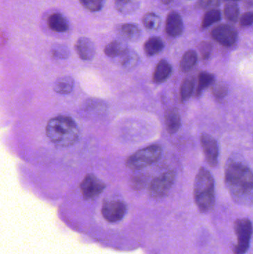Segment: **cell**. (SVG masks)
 <instances>
[{
  "label": "cell",
  "mask_w": 253,
  "mask_h": 254,
  "mask_svg": "<svg viewBox=\"0 0 253 254\" xmlns=\"http://www.w3.org/2000/svg\"><path fill=\"white\" fill-rule=\"evenodd\" d=\"M74 49L77 55L83 61H91L96 53L95 44L88 37H80L74 45Z\"/></svg>",
  "instance_id": "obj_11"
},
{
  "label": "cell",
  "mask_w": 253,
  "mask_h": 254,
  "mask_svg": "<svg viewBox=\"0 0 253 254\" xmlns=\"http://www.w3.org/2000/svg\"><path fill=\"white\" fill-rule=\"evenodd\" d=\"M129 49V48L125 42L121 40H113L105 46L104 53L108 58L118 59L119 61Z\"/></svg>",
  "instance_id": "obj_14"
},
{
  "label": "cell",
  "mask_w": 253,
  "mask_h": 254,
  "mask_svg": "<svg viewBox=\"0 0 253 254\" xmlns=\"http://www.w3.org/2000/svg\"><path fill=\"white\" fill-rule=\"evenodd\" d=\"M215 81V75L206 71H202L199 74V84L196 89V97L199 98L202 95L204 89L209 87Z\"/></svg>",
  "instance_id": "obj_22"
},
{
  "label": "cell",
  "mask_w": 253,
  "mask_h": 254,
  "mask_svg": "<svg viewBox=\"0 0 253 254\" xmlns=\"http://www.w3.org/2000/svg\"><path fill=\"white\" fill-rule=\"evenodd\" d=\"M211 36L217 43L226 47H230L237 41L238 33L231 25L221 24L212 28Z\"/></svg>",
  "instance_id": "obj_9"
},
{
  "label": "cell",
  "mask_w": 253,
  "mask_h": 254,
  "mask_svg": "<svg viewBox=\"0 0 253 254\" xmlns=\"http://www.w3.org/2000/svg\"><path fill=\"white\" fill-rule=\"evenodd\" d=\"M80 191L83 198L86 200L94 199L105 190V185L93 174L85 176L80 185Z\"/></svg>",
  "instance_id": "obj_7"
},
{
  "label": "cell",
  "mask_w": 253,
  "mask_h": 254,
  "mask_svg": "<svg viewBox=\"0 0 253 254\" xmlns=\"http://www.w3.org/2000/svg\"><path fill=\"white\" fill-rule=\"evenodd\" d=\"M142 20L144 27L148 30H152V31L158 29L161 23V20L159 16L152 12L146 13Z\"/></svg>",
  "instance_id": "obj_26"
},
{
  "label": "cell",
  "mask_w": 253,
  "mask_h": 254,
  "mask_svg": "<svg viewBox=\"0 0 253 254\" xmlns=\"http://www.w3.org/2000/svg\"><path fill=\"white\" fill-rule=\"evenodd\" d=\"M198 55L196 51L189 50L186 52L180 62V68L183 72H189L197 64Z\"/></svg>",
  "instance_id": "obj_21"
},
{
  "label": "cell",
  "mask_w": 253,
  "mask_h": 254,
  "mask_svg": "<svg viewBox=\"0 0 253 254\" xmlns=\"http://www.w3.org/2000/svg\"><path fill=\"white\" fill-rule=\"evenodd\" d=\"M195 202L202 213L213 209L215 204V180L209 170L201 167L196 175L193 190Z\"/></svg>",
  "instance_id": "obj_3"
},
{
  "label": "cell",
  "mask_w": 253,
  "mask_h": 254,
  "mask_svg": "<svg viewBox=\"0 0 253 254\" xmlns=\"http://www.w3.org/2000/svg\"><path fill=\"white\" fill-rule=\"evenodd\" d=\"M221 4V0H199L198 2L199 8L203 10H211L218 7Z\"/></svg>",
  "instance_id": "obj_32"
},
{
  "label": "cell",
  "mask_w": 253,
  "mask_h": 254,
  "mask_svg": "<svg viewBox=\"0 0 253 254\" xmlns=\"http://www.w3.org/2000/svg\"><path fill=\"white\" fill-rule=\"evenodd\" d=\"M240 25L242 27H248L253 23V11L246 12L240 17Z\"/></svg>",
  "instance_id": "obj_33"
},
{
  "label": "cell",
  "mask_w": 253,
  "mask_h": 254,
  "mask_svg": "<svg viewBox=\"0 0 253 254\" xmlns=\"http://www.w3.org/2000/svg\"><path fill=\"white\" fill-rule=\"evenodd\" d=\"M74 79L71 77H62L58 78L53 85V89L56 93L68 95L72 92L74 88Z\"/></svg>",
  "instance_id": "obj_20"
},
{
  "label": "cell",
  "mask_w": 253,
  "mask_h": 254,
  "mask_svg": "<svg viewBox=\"0 0 253 254\" xmlns=\"http://www.w3.org/2000/svg\"><path fill=\"white\" fill-rule=\"evenodd\" d=\"M224 183L234 202L245 207L253 205V172L246 163L239 158H229Z\"/></svg>",
  "instance_id": "obj_1"
},
{
  "label": "cell",
  "mask_w": 253,
  "mask_h": 254,
  "mask_svg": "<svg viewBox=\"0 0 253 254\" xmlns=\"http://www.w3.org/2000/svg\"><path fill=\"white\" fill-rule=\"evenodd\" d=\"M120 36L126 40L135 42L141 37V30L138 25L133 23L123 24L119 29Z\"/></svg>",
  "instance_id": "obj_18"
},
{
  "label": "cell",
  "mask_w": 253,
  "mask_h": 254,
  "mask_svg": "<svg viewBox=\"0 0 253 254\" xmlns=\"http://www.w3.org/2000/svg\"><path fill=\"white\" fill-rule=\"evenodd\" d=\"M174 0H160V1H161L163 4H171V3Z\"/></svg>",
  "instance_id": "obj_35"
},
{
  "label": "cell",
  "mask_w": 253,
  "mask_h": 254,
  "mask_svg": "<svg viewBox=\"0 0 253 254\" xmlns=\"http://www.w3.org/2000/svg\"><path fill=\"white\" fill-rule=\"evenodd\" d=\"M49 140L59 147L72 146L80 135L78 127L71 118L59 116L48 122L46 128Z\"/></svg>",
  "instance_id": "obj_2"
},
{
  "label": "cell",
  "mask_w": 253,
  "mask_h": 254,
  "mask_svg": "<svg viewBox=\"0 0 253 254\" xmlns=\"http://www.w3.org/2000/svg\"><path fill=\"white\" fill-rule=\"evenodd\" d=\"M48 26L51 31L57 33H64L68 31L69 24L66 17L62 13H53L48 18Z\"/></svg>",
  "instance_id": "obj_15"
},
{
  "label": "cell",
  "mask_w": 253,
  "mask_h": 254,
  "mask_svg": "<svg viewBox=\"0 0 253 254\" xmlns=\"http://www.w3.org/2000/svg\"><path fill=\"white\" fill-rule=\"evenodd\" d=\"M172 71V68L170 64L166 60H161L156 65L153 74V81L157 84L163 83L170 77Z\"/></svg>",
  "instance_id": "obj_16"
},
{
  "label": "cell",
  "mask_w": 253,
  "mask_h": 254,
  "mask_svg": "<svg viewBox=\"0 0 253 254\" xmlns=\"http://www.w3.org/2000/svg\"><path fill=\"white\" fill-rule=\"evenodd\" d=\"M164 42L159 37H152L144 45V50L149 57L154 56L160 53L164 49Z\"/></svg>",
  "instance_id": "obj_17"
},
{
  "label": "cell",
  "mask_w": 253,
  "mask_h": 254,
  "mask_svg": "<svg viewBox=\"0 0 253 254\" xmlns=\"http://www.w3.org/2000/svg\"><path fill=\"white\" fill-rule=\"evenodd\" d=\"M224 14L227 21L235 23L239 18V6L233 1L227 3L224 6Z\"/></svg>",
  "instance_id": "obj_25"
},
{
  "label": "cell",
  "mask_w": 253,
  "mask_h": 254,
  "mask_svg": "<svg viewBox=\"0 0 253 254\" xmlns=\"http://www.w3.org/2000/svg\"><path fill=\"white\" fill-rule=\"evenodd\" d=\"M51 55L56 59H65L69 56V51L66 46L56 45L52 48Z\"/></svg>",
  "instance_id": "obj_30"
},
{
  "label": "cell",
  "mask_w": 253,
  "mask_h": 254,
  "mask_svg": "<svg viewBox=\"0 0 253 254\" xmlns=\"http://www.w3.org/2000/svg\"><path fill=\"white\" fill-rule=\"evenodd\" d=\"M138 59L139 58L138 54L132 49H129V51L119 60V63L124 68H130L138 64Z\"/></svg>",
  "instance_id": "obj_27"
},
{
  "label": "cell",
  "mask_w": 253,
  "mask_h": 254,
  "mask_svg": "<svg viewBox=\"0 0 253 254\" xmlns=\"http://www.w3.org/2000/svg\"><path fill=\"white\" fill-rule=\"evenodd\" d=\"M82 5L91 12L100 11L104 5L105 0H79Z\"/></svg>",
  "instance_id": "obj_29"
},
{
  "label": "cell",
  "mask_w": 253,
  "mask_h": 254,
  "mask_svg": "<svg viewBox=\"0 0 253 254\" xmlns=\"http://www.w3.org/2000/svg\"><path fill=\"white\" fill-rule=\"evenodd\" d=\"M126 205L120 200L113 199L104 201L102 207V215L107 222L115 223L124 217Z\"/></svg>",
  "instance_id": "obj_8"
},
{
  "label": "cell",
  "mask_w": 253,
  "mask_h": 254,
  "mask_svg": "<svg viewBox=\"0 0 253 254\" xmlns=\"http://www.w3.org/2000/svg\"><path fill=\"white\" fill-rule=\"evenodd\" d=\"M161 154V146L157 144L151 145L130 155L126 159V167L130 170H141L158 161Z\"/></svg>",
  "instance_id": "obj_4"
},
{
  "label": "cell",
  "mask_w": 253,
  "mask_h": 254,
  "mask_svg": "<svg viewBox=\"0 0 253 254\" xmlns=\"http://www.w3.org/2000/svg\"><path fill=\"white\" fill-rule=\"evenodd\" d=\"M175 172L169 170L152 181L149 187V193L152 198L159 199L167 195L175 182Z\"/></svg>",
  "instance_id": "obj_6"
},
{
  "label": "cell",
  "mask_w": 253,
  "mask_h": 254,
  "mask_svg": "<svg viewBox=\"0 0 253 254\" xmlns=\"http://www.w3.org/2000/svg\"><path fill=\"white\" fill-rule=\"evenodd\" d=\"M165 124L166 129L170 134L178 132L181 126V116L177 108H170L165 113Z\"/></svg>",
  "instance_id": "obj_13"
},
{
  "label": "cell",
  "mask_w": 253,
  "mask_h": 254,
  "mask_svg": "<svg viewBox=\"0 0 253 254\" xmlns=\"http://www.w3.org/2000/svg\"><path fill=\"white\" fill-rule=\"evenodd\" d=\"M201 57L203 61H206L210 57L212 51V45L209 41H202L199 46Z\"/></svg>",
  "instance_id": "obj_31"
},
{
  "label": "cell",
  "mask_w": 253,
  "mask_h": 254,
  "mask_svg": "<svg viewBox=\"0 0 253 254\" xmlns=\"http://www.w3.org/2000/svg\"><path fill=\"white\" fill-rule=\"evenodd\" d=\"M212 95L218 101H223L228 94L229 88L223 82H218L212 86Z\"/></svg>",
  "instance_id": "obj_28"
},
{
  "label": "cell",
  "mask_w": 253,
  "mask_h": 254,
  "mask_svg": "<svg viewBox=\"0 0 253 254\" xmlns=\"http://www.w3.org/2000/svg\"><path fill=\"white\" fill-rule=\"evenodd\" d=\"M237 243L233 249L234 254H245L249 249L253 234L252 222L249 219H239L235 222Z\"/></svg>",
  "instance_id": "obj_5"
},
{
  "label": "cell",
  "mask_w": 253,
  "mask_h": 254,
  "mask_svg": "<svg viewBox=\"0 0 253 254\" xmlns=\"http://www.w3.org/2000/svg\"><path fill=\"white\" fill-rule=\"evenodd\" d=\"M144 185H145V181L144 178H135L132 181V188H135L136 190H139L144 188Z\"/></svg>",
  "instance_id": "obj_34"
},
{
  "label": "cell",
  "mask_w": 253,
  "mask_h": 254,
  "mask_svg": "<svg viewBox=\"0 0 253 254\" xmlns=\"http://www.w3.org/2000/svg\"><path fill=\"white\" fill-rule=\"evenodd\" d=\"M221 19V13L220 10H217V9L208 10L205 13L204 16H203V19H202L201 28H203H203H208V27L210 26L211 25L215 23V22L220 21Z\"/></svg>",
  "instance_id": "obj_24"
},
{
  "label": "cell",
  "mask_w": 253,
  "mask_h": 254,
  "mask_svg": "<svg viewBox=\"0 0 253 254\" xmlns=\"http://www.w3.org/2000/svg\"><path fill=\"white\" fill-rule=\"evenodd\" d=\"M166 34L172 37L181 35L184 31L182 18L178 12L172 10L168 13L165 26Z\"/></svg>",
  "instance_id": "obj_12"
},
{
  "label": "cell",
  "mask_w": 253,
  "mask_h": 254,
  "mask_svg": "<svg viewBox=\"0 0 253 254\" xmlns=\"http://www.w3.org/2000/svg\"><path fill=\"white\" fill-rule=\"evenodd\" d=\"M230 1H239V0H230Z\"/></svg>",
  "instance_id": "obj_36"
},
{
  "label": "cell",
  "mask_w": 253,
  "mask_h": 254,
  "mask_svg": "<svg viewBox=\"0 0 253 254\" xmlns=\"http://www.w3.org/2000/svg\"><path fill=\"white\" fill-rule=\"evenodd\" d=\"M201 143L208 164L211 167H216L219 156V148L217 140L210 134L203 133L201 135Z\"/></svg>",
  "instance_id": "obj_10"
},
{
  "label": "cell",
  "mask_w": 253,
  "mask_h": 254,
  "mask_svg": "<svg viewBox=\"0 0 253 254\" xmlns=\"http://www.w3.org/2000/svg\"><path fill=\"white\" fill-rule=\"evenodd\" d=\"M141 0H114V6L122 14L133 13L140 7Z\"/></svg>",
  "instance_id": "obj_19"
},
{
  "label": "cell",
  "mask_w": 253,
  "mask_h": 254,
  "mask_svg": "<svg viewBox=\"0 0 253 254\" xmlns=\"http://www.w3.org/2000/svg\"><path fill=\"white\" fill-rule=\"evenodd\" d=\"M194 80L193 79L186 78L183 80L180 89L181 100L183 103L186 102L191 98L194 90Z\"/></svg>",
  "instance_id": "obj_23"
}]
</instances>
